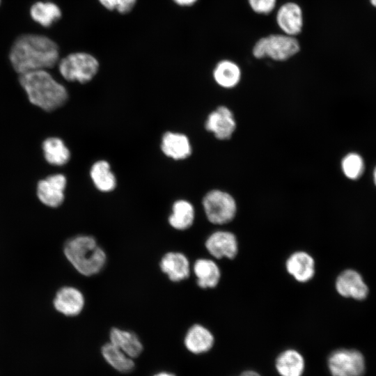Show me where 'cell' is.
I'll return each instance as SVG.
<instances>
[{"instance_id": "83f0119b", "label": "cell", "mask_w": 376, "mask_h": 376, "mask_svg": "<svg viewBox=\"0 0 376 376\" xmlns=\"http://www.w3.org/2000/svg\"><path fill=\"white\" fill-rule=\"evenodd\" d=\"M248 1L254 12L268 14L274 10L276 0H248Z\"/></svg>"}, {"instance_id": "6da1fadb", "label": "cell", "mask_w": 376, "mask_h": 376, "mask_svg": "<svg viewBox=\"0 0 376 376\" xmlns=\"http://www.w3.org/2000/svg\"><path fill=\"white\" fill-rule=\"evenodd\" d=\"M9 58L19 75L53 68L59 60L57 44L39 34L26 33L17 37L11 47Z\"/></svg>"}, {"instance_id": "d6a6232c", "label": "cell", "mask_w": 376, "mask_h": 376, "mask_svg": "<svg viewBox=\"0 0 376 376\" xmlns=\"http://www.w3.org/2000/svg\"><path fill=\"white\" fill-rule=\"evenodd\" d=\"M154 376H175V375L169 373L162 372V373H157Z\"/></svg>"}, {"instance_id": "9c48e42d", "label": "cell", "mask_w": 376, "mask_h": 376, "mask_svg": "<svg viewBox=\"0 0 376 376\" xmlns=\"http://www.w3.org/2000/svg\"><path fill=\"white\" fill-rule=\"evenodd\" d=\"M205 129L217 139H230L236 129V121L233 112L226 106L218 107L208 115Z\"/></svg>"}, {"instance_id": "4dcf8cb0", "label": "cell", "mask_w": 376, "mask_h": 376, "mask_svg": "<svg viewBox=\"0 0 376 376\" xmlns=\"http://www.w3.org/2000/svg\"><path fill=\"white\" fill-rule=\"evenodd\" d=\"M198 0H172V1L179 6H193Z\"/></svg>"}, {"instance_id": "e0dca14e", "label": "cell", "mask_w": 376, "mask_h": 376, "mask_svg": "<svg viewBox=\"0 0 376 376\" xmlns=\"http://www.w3.org/2000/svg\"><path fill=\"white\" fill-rule=\"evenodd\" d=\"M161 148L167 157L176 160L184 159L191 153L188 137L183 134L172 132H167L163 135Z\"/></svg>"}, {"instance_id": "ffe728a7", "label": "cell", "mask_w": 376, "mask_h": 376, "mask_svg": "<svg viewBox=\"0 0 376 376\" xmlns=\"http://www.w3.org/2000/svg\"><path fill=\"white\" fill-rule=\"evenodd\" d=\"M110 343L118 347L130 357H138L143 350V345L133 332L113 327L109 333Z\"/></svg>"}, {"instance_id": "7a4b0ae2", "label": "cell", "mask_w": 376, "mask_h": 376, "mask_svg": "<svg viewBox=\"0 0 376 376\" xmlns=\"http://www.w3.org/2000/svg\"><path fill=\"white\" fill-rule=\"evenodd\" d=\"M19 83L29 101L47 111L63 106L68 99L66 88L46 70H36L19 75Z\"/></svg>"}, {"instance_id": "cb8c5ba5", "label": "cell", "mask_w": 376, "mask_h": 376, "mask_svg": "<svg viewBox=\"0 0 376 376\" xmlns=\"http://www.w3.org/2000/svg\"><path fill=\"white\" fill-rule=\"evenodd\" d=\"M30 15L36 22L49 27L61 17L62 13L58 6L53 2L38 1L31 6Z\"/></svg>"}, {"instance_id": "2e32d148", "label": "cell", "mask_w": 376, "mask_h": 376, "mask_svg": "<svg viewBox=\"0 0 376 376\" xmlns=\"http://www.w3.org/2000/svg\"><path fill=\"white\" fill-rule=\"evenodd\" d=\"M191 269L196 278L197 285L202 289L214 288L220 281V268L217 263L210 258L197 259Z\"/></svg>"}, {"instance_id": "836d02e7", "label": "cell", "mask_w": 376, "mask_h": 376, "mask_svg": "<svg viewBox=\"0 0 376 376\" xmlns=\"http://www.w3.org/2000/svg\"><path fill=\"white\" fill-rule=\"evenodd\" d=\"M373 176L375 185L376 186V166L373 170Z\"/></svg>"}, {"instance_id": "3957f363", "label": "cell", "mask_w": 376, "mask_h": 376, "mask_svg": "<svg viewBox=\"0 0 376 376\" xmlns=\"http://www.w3.org/2000/svg\"><path fill=\"white\" fill-rule=\"evenodd\" d=\"M63 253L73 267L85 276L100 273L107 263L104 250L88 235H79L67 240Z\"/></svg>"}, {"instance_id": "603a6c76", "label": "cell", "mask_w": 376, "mask_h": 376, "mask_svg": "<svg viewBox=\"0 0 376 376\" xmlns=\"http://www.w3.org/2000/svg\"><path fill=\"white\" fill-rule=\"evenodd\" d=\"M90 175L94 185L99 191L110 192L116 188V179L107 161L100 160L94 163Z\"/></svg>"}, {"instance_id": "f1b7e54d", "label": "cell", "mask_w": 376, "mask_h": 376, "mask_svg": "<svg viewBox=\"0 0 376 376\" xmlns=\"http://www.w3.org/2000/svg\"><path fill=\"white\" fill-rule=\"evenodd\" d=\"M137 0H118L116 11L125 15L131 12L136 3Z\"/></svg>"}, {"instance_id": "d6986e66", "label": "cell", "mask_w": 376, "mask_h": 376, "mask_svg": "<svg viewBox=\"0 0 376 376\" xmlns=\"http://www.w3.org/2000/svg\"><path fill=\"white\" fill-rule=\"evenodd\" d=\"M195 209L188 201L180 199L172 205L171 213L168 217L169 224L178 230L189 229L195 220Z\"/></svg>"}, {"instance_id": "5bb4252c", "label": "cell", "mask_w": 376, "mask_h": 376, "mask_svg": "<svg viewBox=\"0 0 376 376\" xmlns=\"http://www.w3.org/2000/svg\"><path fill=\"white\" fill-rule=\"evenodd\" d=\"M335 287L340 295L358 300L365 299L368 293L361 276L353 269L342 272L336 278Z\"/></svg>"}, {"instance_id": "4fadbf2b", "label": "cell", "mask_w": 376, "mask_h": 376, "mask_svg": "<svg viewBox=\"0 0 376 376\" xmlns=\"http://www.w3.org/2000/svg\"><path fill=\"white\" fill-rule=\"evenodd\" d=\"M285 266L287 272L299 283L308 282L315 274V263L313 256L304 251L290 254Z\"/></svg>"}, {"instance_id": "7c38bea8", "label": "cell", "mask_w": 376, "mask_h": 376, "mask_svg": "<svg viewBox=\"0 0 376 376\" xmlns=\"http://www.w3.org/2000/svg\"><path fill=\"white\" fill-rule=\"evenodd\" d=\"M161 271L172 282H180L189 278L191 267L188 258L181 252L166 253L159 261Z\"/></svg>"}, {"instance_id": "f546056e", "label": "cell", "mask_w": 376, "mask_h": 376, "mask_svg": "<svg viewBox=\"0 0 376 376\" xmlns=\"http://www.w3.org/2000/svg\"><path fill=\"white\" fill-rule=\"evenodd\" d=\"M105 9L113 11L116 10L118 0H97Z\"/></svg>"}, {"instance_id": "484cf974", "label": "cell", "mask_w": 376, "mask_h": 376, "mask_svg": "<svg viewBox=\"0 0 376 376\" xmlns=\"http://www.w3.org/2000/svg\"><path fill=\"white\" fill-rule=\"evenodd\" d=\"M102 353L106 361L121 373H129L134 368V363L130 357L111 343L102 346Z\"/></svg>"}, {"instance_id": "7402d4cb", "label": "cell", "mask_w": 376, "mask_h": 376, "mask_svg": "<svg viewBox=\"0 0 376 376\" xmlns=\"http://www.w3.org/2000/svg\"><path fill=\"white\" fill-rule=\"evenodd\" d=\"M213 77L216 83L224 88H233L241 79L240 67L234 62L224 60L219 62L213 71Z\"/></svg>"}, {"instance_id": "277c9868", "label": "cell", "mask_w": 376, "mask_h": 376, "mask_svg": "<svg viewBox=\"0 0 376 376\" xmlns=\"http://www.w3.org/2000/svg\"><path fill=\"white\" fill-rule=\"evenodd\" d=\"M99 67L97 59L84 52L71 53L58 61L59 72L65 79L81 84L92 80Z\"/></svg>"}, {"instance_id": "9a60e30c", "label": "cell", "mask_w": 376, "mask_h": 376, "mask_svg": "<svg viewBox=\"0 0 376 376\" xmlns=\"http://www.w3.org/2000/svg\"><path fill=\"white\" fill-rule=\"evenodd\" d=\"M276 18L278 26L286 35L294 37L301 31L303 15L298 4L284 3L277 11Z\"/></svg>"}, {"instance_id": "e575fe53", "label": "cell", "mask_w": 376, "mask_h": 376, "mask_svg": "<svg viewBox=\"0 0 376 376\" xmlns=\"http://www.w3.org/2000/svg\"><path fill=\"white\" fill-rule=\"evenodd\" d=\"M370 1L372 6L376 8V0H370Z\"/></svg>"}, {"instance_id": "8fae6325", "label": "cell", "mask_w": 376, "mask_h": 376, "mask_svg": "<svg viewBox=\"0 0 376 376\" xmlns=\"http://www.w3.org/2000/svg\"><path fill=\"white\" fill-rule=\"evenodd\" d=\"M53 305L58 312L65 316H77L84 308L85 297L78 288L64 286L57 291Z\"/></svg>"}, {"instance_id": "4316f807", "label": "cell", "mask_w": 376, "mask_h": 376, "mask_svg": "<svg viewBox=\"0 0 376 376\" xmlns=\"http://www.w3.org/2000/svg\"><path fill=\"white\" fill-rule=\"evenodd\" d=\"M341 169L345 176L350 180H357L364 172L363 157L357 152H350L341 160Z\"/></svg>"}, {"instance_id": "8992f818", "label": "cell", "mask_w": 376, "mask_h": 376, "mask_svg": "<svg viewBox=\"0 0 376 376\" xmlns=\"http://www.w3.org/2000/svg\"><path fill=\"white\" fill-rule=\"evenodd\" d=\"M300 47L297 40L290 36L272 34L260 38L253 48L257 58L269 57L275 61H285L296 54Z\"/></svg>"}, {"instance_id": "ac0fdd59", "label": "cell", "mask_w": 376, "mask_h": 376, "mask_svg": "<svg viewBox=\"0 0 376 376\" xmlns=\"http://www.w3.org/2000/svg\"><path fill=\"white\" fill-rule=\"evenodd\" d=\"M211 331L200 324H194L187 331L184 343L189 351L201 354L210 350L214 344Z\"/></svg>"}, {"instance_id": "44dd1931", "label": "cell", "mask_w": 376, "mask_h": 376, "mask_svg": "<svg viewBox=\"0 0 376 376\" xmlns=\"http://www.w3.org/2000/svg\"><path fill=\"white\" fill-rule=\"evenodd\" d=\"M276 368L281 376H301L304 369V360L297 351L287 350L276 358Z\"/></svg>"}, {"instance_id": "30bf717a", "label": "cell", "mask_w": 376, "mask_h": 376, "mask_svg": "<svg viewBox=\"0 0 376 376\" xmlns=\"http://www.w3.org/2000/svg\"><path fill=\"white\" fill-rule=\"evenodd\" d=\"M66 183V178L62 174H55L40 180L37 187L39 200L51 207L60 206L64 201Z\"/></svg>"}, {"instance_id": "52a82bcc", "label": "cell", "mask_w": 376, "mask_h": 376, "mask_svg": "<svg viewBox=\"0 0 376 376\" xmlns=\"http://www.w3.org/2000/svg\"><path fill=\"white\" fill-rule=\"evenodd\" d=\"M328 366L332 376H363L366 369L363 354L352 349L332 352L328 358Z\"/></svg>"}, {"instance_id": "5b68a950", "label": "cell", "mask_w": 376, "mask_h": 376, "mask_svg": "<svg viewBox=\"0 0 376 376\" xmlns=\"http://www.w3.org/2000/svg\"><path fill=\"white\" fill-rule=\"evenodd\" d=\"M207 220L215 225H224L232 221L237 213V203L229 193L213 189L208 191L202 200Z\"/></svg>"}, {"instance_id": "d590c367", "label": "cell", "mask_w": 376, "mask_h": 376, "mask_svg": "<svg viewBox=\"0 0 376 376\" xmlns=\"http://www.w3.org/2000/svg\"><path fill=\"white\" fill-rule=\"evenodd\" d=\"M0 3H1V0H0Z\"/></svg>"}, {"instance_id": "d4e9b609", "label": "cell", "mask_w": 376, "mask_h": 376, "mask_svg": "<svg viewBox=\"0 0 376 376\" xmlns=\"http://www.w3.org/2000/svg\"><path fill=\"white\" fill-rule=\"evenodd\" d=\"M45 157L52 165L62 166L65 164L70 157L68 148L63 141L58 138H49L42 145Z\"/></svg>"}, {"instance_id": "ba28073f", "label": "cell", "mask_w": 376, "mask_h": 376, "mask_svg": "<svg viewBox=\"0 0 376 376\" xmlns=\"http://www.w3.org/2000/svg\"><path fill=\"white\" fill-rule=\"evenodd\" d=\"M205 247L210 255L216 259H234L239 250L235 235L227 230L212 233L205 240Z\"/></svg>"}, {"instance_id": "1f68e13d", "label": "cell", "mask_w": 376, "mask_h": 376, "mask_svg": "<svg viewBox=\"0 0 376 376\" xmlns=\"http://www.w3.org/2000/svg\"><path fill=\"white\" fill-rule=\"evenodd\" d=\"M240 376H260L258 373L252 370L243 372Z\"/></svg>"}]
</instances>
